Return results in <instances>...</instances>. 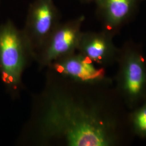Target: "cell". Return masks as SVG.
Instances as JSON below:
<instances>
[{"label":"cell","instance_id":"cell-1","mask_svg":"<svg viewBox=\"0 0 146 146\" xmlns=\"http://www.w3.org/2000/svg\"><path fill=\"white\" fill-rule=\"evenodd\" d=\"M114 84L75 82L47 71L17 140L36 146H125L135 137Z\"/></svg>","mask_w":146,"mask_h":146},{"label":"cell","instance_id":"cell-2","mask_svg":"<svg viewBox=\"0 0 146 146\" xmlns=\"http://www.w3.org/2000/svg\"><path fill=\"white\" fill-rule=\"evenodd\" d=\"M33 60L22 31L10 20L0 25V78L12 98L19 96L23 74Z\"/></svg>","mask_w":146,"mask_h":146},{"label":"cell","instance_id":"cell-3","mask_svg":"<svg viewBox=\"0 0 146 146\" xmlns=\"http://www.w3.org/2000/svg\"><path fill=\"white\" fill-rule=\"evenodd\" d=\"M115 88L129 110L146 101V56L141 44L128 40L120 48Z\"/></svg>","mask_w":146,"mask_h":146},{"label":"cell","instance_id":"cell-4","mask_svg":"<svg viewBox=\"0 0 146 146\" xmlns=\"http://www.w3.org/2000/svg\"><path fill=\"white\" fill-rule=\"evenodd\" d=\"M84 19L80 16L58 25L35 55L34 61L40 69L47 68L54 61L77 52Z\"/></svg>","mask_w":146,"mask_h":146},{"label":"cell","instance_id":"cell-5","mask_svg":"<svg viewBox=\"0 0 146 146\" xmlns=\"http://www.w3.org/2000/svg\"><path fill=\"white\" fill-rule=\"evenodd\" d=\"M60 23V14L53 0H35L29 6L22 31L34 56Z\"/></svg>","mask_w":146,"mask_h":146},{"label":"cell","instance_id":"cell-6","mask_svg":"<svg viewBox=\"0 0 146 146\" xmlns=\"http://www.w3.org/2000/svg\"><path fill=\"white\" fill-rule=\"evenodd\" d=\"M47 68L50 73L80 83L114 84V80L107 74L104 68L78 52L58 58Z\"/></svg>","mask_w":146,"mask_h":146},{"label":"cell","instance_id":"cell-7","mask_svg":"<svg viewBox=\"0 0 146 146\" xmlns=\"http://www.w3.org/2000/svg\"><path fill=\"white\" fill-rule=\"evenodd\" d=\"M114 37L103 29L82 32L77 52L99 67H111L117 63L120 53V48L113 42Z\"/></svg>","mask_w":146,"mask_h":146},{"label":"cell","instance_id":"cell-8","mask_svg":"<svg viewBox=\"0 0 146 146\" xmlns=\"http://www.w3.org/2000/svg\"><path fill=\"white\" fill-rule=\"evenodd\" d=\"M142 0H97L96 14L103 30L115 36L135 17Z\"/></svg>","mask_w":146,"mask_h":146},{"label":"cell","instance_id":"cell-9","mask_svg":"<svg viewBox=\"0 0 146 146\" xmlns=\"http://www.w3.org/2000/svg\"><path fill=\"white\" fill-rule=\"evenodd\" d=\"M128 119L134 135L146 139V101L129 110Z\"/></svg>","mask_w":146,"mask_h":146},{"label":"cell","instance_id":"cell-10","mask_svg":"<svg viewBox=\"0 0 146 146\" xmlns=\"http://www.w3.org/2000/svg\"><path fill=\"white\" fill-rule=\"evenodd\" d=\"M83 3H92V2H96L97 0H80Z\"/></svg>","mask_w":146,"mask_h":146}]
</instances>
